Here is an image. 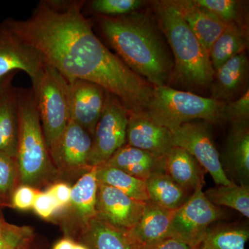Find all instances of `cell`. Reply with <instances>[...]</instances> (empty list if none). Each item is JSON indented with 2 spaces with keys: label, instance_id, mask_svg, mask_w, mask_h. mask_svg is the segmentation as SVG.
<instances>
[{
  "label": "cell",
  "instance_id": "cell-1",
  "mask_svg": "<svg viewBox=\"0 0 249 249\" xmlns=\"http://www.w3.org/2000/svg\"><path fill=\"white\" fill-rule=\"evenodd\" d=\"M85 3L41 0L28 19H6L68 83L91 82L116 96L128 113L144 112L154 87L111 53L96 36L91 21L83 14Z\"/></svg>",
  "mask_w": 249,
  "mask_h": 249
},
{
  "label": "cell",
  "instance_id": "cell-2",
  "mask_svg": "<svg viewBox=\"0 0 249 249\" xmlns=\"http://www.w3.org/2000/svg\"><path fill=\"white\" fill-rule=\"evenodd\" d=\"M95 19L115 55L132 71L154 88L167 85L174 65L151 16L134 11L120 17L96 16Z\"/></svg>",
  "mask_w": 249,
  "mask_h": 249
},
{
  "label": "cell",
  "instance_id": "cell-3",
  "mask_svg": "<svg viewBox=\"0 0 249 249\" xmlns=\"http://www.w3.org/2000/svg\"><path fill=\"white\" fill-rule=\"evenodd\" d=\"M154 4L159 24L175 56L174 79L188 89L211 86L214 71L209 52L183 19L173 0L156 1Z\"/></svg>",
  "mask_w": 249,
  "mask_h": 249
},
{
  "label": "cell",
  "instance_id": "cell-4",
  "mask_svg": "<svg viewBox=\"0 0 249 249\" xmlns=\"http://www.w3.org/2000/svg\"><path fill=\"white\" fill-rule=\"evenodd\" d=\"M19 115L17 163L19 185L37 190L58 179L46 143L32 88H15Z\"/></svg>",
  "mask_w": 249,
  "mask_h": 249
},
{
  "label": "cell",
  "instance_id": "cell-5",
  "mask_svg": "<svg viewBox=\"0 0 249 249\" xmlns=\"http://www.w3.org/2000/svg\"><path fill=\"white\" fill-rule=\"evenodd\" d=\"M226 104L213 98L202 97L164 85L154 88L144 113L157 124L170 130L195 119L220 124L224 121Z\"/></svg>",
  "mask_w": 249,
  "mask_h": 249
},
{
  "label": "cell",
  "instance_id": "cell-6",
  "mask_svg": "<svg viewBox=\"0 0 249 249\" xmlns=\"http://www.w3.org/2000/svg\"><path fill=\"white\" fill-rule=\"evenodd\" d=\"M34 90L37 110L49 154L60 140L70 120L68 82L47 64Z\"/></svg>",
  "mask_w": 249,
  "mask_h": 249
},
{
  "label": "cell",
  "instance_id": "cell-7",
  "mask_svg": "<svg viewBox=\"0 0 249 249\" xmlns=\"http://www.w3.org/2000/svg\"><path fill=\"white\" fill-rule=\"evenodd\" d=\"M203 187H197L188 201L175 211L170 229V237L196 249L211 224L226 217L222 208L206 198Z\"/></svg>",
  "mask_w": 249,
  "mask_h": 249
},
{
  "label": "cell",
  "instance_id": "cell-8",
  "mask_svg": "<svg viewBox=\"0 0 249 249\" xmlns=\"http://www.w3.org/2000/svg\"><path fill=\"white\" fill-rule=\"evenodd\" d=\"M128 111L108 92L101 118L92 136L89 158L91 168L104 164L126 143Z\"/></svg>",
  "mask_w": 249,
  "mask_h": 249
},
{
  "label": "cell",
  "instance_id": "cell-9",
  "mask_svg": "<svg viewBox=\"0 0 249 249\" xmlns=\"http://www.w3.org/2000/svg\"><path fill=\"white\" fill-rule=\"evenodd\" d=\"M170 131L173 146L191 154L205 171L209 172L216 185L227 186L232 182L223 168L208 123H186Z\"/></svg>",
  "mask_w": 249,
  "mask_h": 249
},
{
  "label": "cell",
  "instance_id": "cell-10",
  "mask_svg": "<svg viewBox=\"0 0 249 249\" xmlns=\"http://www.w3.org/2000/svg\"><path fill=\"white\" fill-rule=\"evenodd\" d=\"M47 65L42 53L18 35L6 19L0 22V78L24 71L35 88Z\"/></svg>",
  "mask_w": 249,
  "mask_h": 249
},
{
  "label": "cell",
  "instance_id": "cell-11",
  "mask_svg": "<svg viewBox=\"0 0 249 249\" xmlns=\"http://www.w3.org/2000/svg\"><path fill=\"white\" fill-rule=\"evenodd\" d=\"M92 136L83 127L70 120L53 151L51 152L59 175H76L91 169L89 158Z\"/></svg>",
  "mask_w": 249,
  "mask_h": 249
},
{
  "label": "cell",
  "instance_id": "cell-12",
  "mask_svg": "<svg viewBox=\"0 0 249 249\" xmlns=\"http://www.w3.org/2000/svg\"><path fill=\"white\" fill-rule=\"evenodd\" d=\"M107 91L97 84L83 80L68 83L70 120L93 136L102 114Z\"/></svg>",
  "mask_w": 249,
  "mask_h": 249
},
{
  "label": "cell",
  "instance_id": "cell-13",
  "mask_svg": "<svg viewBox=\"0 0 249 249\" xmlns=\"http://www.w3.org/2000/svg\"><path fill=\"white\" fill-rule=\"evenodd\" d=\"M98 181L96 167L82 175L71 187V196L65 217V229L67 234H80L96 217Z\"/></svg>",
  "mask_w": 249,
  "mask_h": 249
},
{
  "label": "cell",
  "instance_id": "cell-14",
  "mask_svg": "<svg viewBox=\"0 0 249 249\" xmlns=\"http://www.w3.org/2000/svg\"><path fill=\"white\" fill-rule=\"evenodd\" d=\"M145 202L136 200L113 187L98 182L97 217L124 231L138 223Z\"/></svg>",
  "mask_w": 249,
  "mask_h": 249
},
{
  "label": "cell",
  "instance_id": "cell-15",
  "mask_svg": "<svg viewBox=\"0 0 249 249\" xmlns=\"http://www.w3.org/2000/svg\"><path fill=\"white\" fill-rule=\"evenodd\" d=\"M125 144L164 157L174 147L169 129L144 112L128 113Z\"/></svg>",
  "mask_w": 249,
  "mask_h": 249
},
{
  "label": "cell",
  "instance_id": "cell-16",
  "mask_svg": "<svg viewBox=\"0 0 249 249\" xmlns=\"http://www.w3.org/2000/svg\"><path fill=\"white\" fill-rule=\"evenodd\" d=\"M175 211L160 207L148 201L138 223L127 232L132 249H144L170 237Z\"/></svg>",
  "mask_w": 249,
  "mask_h": 249
},
{
  "label": "cell",
  "instance_id": "cell-17",
  "mask_svg": "<svg viewBox=\"0 0 249 249\" xmlns=\"http://www.w3.org/2000/svg\"><path fill=\"white\" fill-rule=\"evenodd\" d=\"M224 159V171L230 173L231 181L249 186V120L232 122Z\"/></svg>",
  "mask_w": 249,
  "mask_h": 249
},
{
  "label": "cell",
  "instance_id": "cell-18",
  "mask_svg": "<svg viewBox=\"0 0 249 249\" xmlns=\"http://www.w3.org/2000/svg\"><path fill=\"white\" fill-rule=\"evenodd\" d=\"M165 162L164 157L125 144L104 164L145 181L155 174L165 173Z\"/></svg>",
  "mask_w": 249,
  "mask_h": 249
},
{
  "label": "cell",
  "instance_id": "cell-19",
  "mask_svg": "<svg viewBox=\"0 0 249 249\" xmlns=\"http://www.w3.org/2000/svg\"><path fill=\"white\" fill-rule=\"evenodd\" d=\"M173 1L192 31L209 52L214 41L222 34L227 24L198 6L193 0H173Z\"/></svg>",
  "mask_w": 249,
  "mask_h": 249
},
{
  "label": "cell",
  "instance_id": "cell-20",
  "mask_svg": "<svg viewBox=\"0 0 249 249\" xmlns=\"http://www.w3.org/2000/svg\"><path fill=\"white\" fill-rule=\"evenodd\" d=\"M249 62L247 52H242L228 60L214 72L211 85L213 98L229 103L245 84L248 74Z\"/></svg>",
  "mask_w": 249,
  "mask_h": 249
},
{
  "label": "cell",
  "instance_id": "cell-21",
  "mask_svg": "<svg viewBox=\"0 0 249 249\" xmlns=\"http://www.w3.org/2000/svg\"><path fill=\"white\" fill-rule=\"evenodd\" d=\"M205 172L199 162L181 147H173L165 157V173L188 191L204 186Z\"/></svg>",
  "mask_w": 249,
  "mask_h": 249
},
{
  "label": "cell",
  "instance_id": "cell-22",
  "mask_svg": "<svg viewBox=\"0 0 249 249\" xmlns=\"http://www.w3.org/2000/svg\"><path fill=\"white\" fill-rule=\"evenodd\" d=\"M19 115L16 90L12 85L0 95V152L17 157Z\"/></svg>",
  "mask_w": 249,
  "mask_h": 249
},
{
  "label": "cell",
  "instance_id": "cell-23",
  "mask_svg": "<svg viewBox=\"0 0 249 249\" xmlns=\"http://www.w3.org/2000/svg\"><path fill=\"white\" fill-rule=\"evenodd\" d=\"M248 45V30L245 25H227L210 49V59L214 72L228 60L246 52Z\"/></svg>",
  "mask_w": 249,
  "mask_h": 249
},
{
  "label": "cell",
  "instance_id": "cell-24",
  "mask_svg": "<svg viewBox=\"0 0 249 249\" xmlns=\"http://www.w3.org/2000/svg\"><path fill=\"white\" fill-rule=\"evenodd\" d=\"M145 182L149 201L171 211L179 209L193 194L175 183L165 173L155 174Z\"/></svg>",
  "mask_w": 249,
  "mask_h": 249
},
{
  "label": "cell",
  "instance_id": "cell-25",
  "mask_svg": "<svg viewBox=\"0 0 249 249\" xmlns=\"http://www.w3.org/2000/svg\"><path fill=\"white\" fill-rule=\"evenodd\" d=\"M90 249H132L127 232L96 217L80 234Z\"/></svg>",
  "mask_w": 249,
  "mask_h": 249
},
{
  "label": "cell",
  "instance_id": "cell-26",
  "mask_svg": "<svg viewBox=\"0 0 249 249\" xmlns=\"http://www.w3.org/2000/svg\"><path fill=\"white\" fill-rule=\"evenodd\" d=\"M96 173L98 182L113 187L136 200L149 201L145 181L107 164L96 166Z\"/></svg>",
  "mask_w": 249,
  "mask_h": 249
},
{
  "label": "cell",
  "instance_id": "cell-27",
  "mask_svg": "<svg viewBox=\"0 0 249 249\" xmlns=\"http://www.w3.org/2000/svg\"><path fill=\"white\" fill-rule=\"evenodd\" d=\"M249 228L240 224L210 227L198 249H246Z\"/></svg>",
  "mask_w": 249,
  "mask_h": 249
},
{
  "label": "cell",
  "instance_id": "cell-28",
  "mask_svg": "<svg viewBox=\"0 0 249 249\" xmlns=\"http://www.w3.org/2000/svg\"><path fill=\"white\" fill-rule=\"evenodd\" d=\"M205 196L215 206H227L249 217V186L231 184L217 185L204 193Z\"/></svg>",
  "mask_w": 249,
  "mask_h": 249
},
{
  "label": "cell",
  "instance_id": "cell-29",
  "mask_svg": "<svg viewBox=\"0 0 249 249\" xmlns=\"http://www.w3.org/2000/svg\"><path fill=\"white\" fill-rule=\"evenodd\" d=\"M226 24L244 25L241 19V1L235 0H193Z\"/></svg>",
  "mask_w": 249,
  "mask_h": 249
},
{
  "label": "cell",
  "instance_id": "cell-30",
  "mask_svg": "<svg viewBox=\"0 0 249 249\" xmlns=\"http://www.w3.org/2000/svg\"><path fill=\"white\" fill-rule=\"evenodd\" d=\"M19 183L17 159L0 152V200L9 204L11 195Z\"/></svg>",
  "mask_w": 249,
  "mask_h": 249
},
{
  "label": "cell",
  "instance_id": "cell-31",
  "mask_svg": "<svg viewBox=\"0 0 249 249\" xmlns=\"http://www.w3.org/2000/svg\"><path fill=\"white\" fill-rule=\"evenodd\" d=\"M145 2L141 0H93L88 4L96 16L114 18L133 13Z\"/></svg>",
  "mask_w": 249,
  "mask_h": 249
},
{
  "label": "cell",
  "instance_id": "cell-32",
  "mask_svg": "<svg viewBox=\"0 0 249 249\" xmlns=\"http://www.w3.org/2000/svg\"><path fill=\"white\" fill-rule=\"evenodd\" d=\"M34 237V231L30 227H17L7 223L6 241L2 249H28Z\"/></svg>",
  "mask_w": 249,
  "mask_h": 249
},
{
  "label": "cell",
  "instance_id": "cell-33",
  "mask_svg": "<svg viewBox=\"0 0 249 249\" xmlns=\"http://www.w3.org/2000/svg\"><path fill=\"white\" fill-rule=\"evenodd\" d=\"M249 93L247 89L233 102L227 103L224 109V121L232 122L249 120Z\"/></svg>",
  "mask_w": 249,
  "mask_h": 249
},
{
  "label": "cell",
  "instance_id": "cell-34",
  "mask_svg": "<svg viewBox=\"0 0 249 249\" xmlns=\"http://www.w3.org/2000/svg\"><path fill=\"white\" fill-rule=\"evenodd\" d=\"M37 192L27 185H18L11 195L9 205L21 211L32 209Z\"/></svg>",
  "mask_w": 249,
  "mask_h": 249
},
{
  "label": "cell",
  "instance_id": "cell-35",
  "mask_svg": "<svg viewBox=\"0 0 249 249\" xmlns=\"http://www.w3.org/2000/svg\"><path fill=\"white\" fill-rule=\"evenodd\" d=\"M33 209L42 219H49L61 209L53 196L47 191L37 192Z\"/></svg>",
  "mask_w": 249,
  "mask_h": 249
},
{
  "label": "cell",
  "instance_id": "cell-36",
  "mask_svg": "<svg viewBox=\"0 0 249 249\" xmlns=\"http://www.w3.org/2000/svg\"><path fill=\"white\" fill-rule=\"evenodd\" d=\"M71 187L65 182L53 183L47 191L53 196L60 209L66 208L70 201Z\"/></svg>",
  "mask_w": 249,
  "mask_h": 249
},
{
  "label": "cell",
  "instance_id": "cell-37",
  "mask_svg": "<svg viewBox=\"0 0 249 249\" xmlns=\"http://www.w3.org/2000/svg\"><path fill=\"white\" fill-rule=\"evenodd\" d=\"M144 249H196L177 239L168 237Z\"/></svg>",
  "mask_w": 249,
  "mask_h": 249
},
{
  "label": "cell",
  "instance_id": "cell-38",
  "mask_svg": "<svg viewBox=\"0 0 249 249\" xmlns=\"http://www.w3.org/2000/svg\"><path fill=\"white\" fill-rule=\"evenodd\" d=\"M17 73L18 72H14V73H10L7 76L0 78V95L6 88L12 85L13 80H14V77L16 76Z\"/></svg>",
  "mask_w": 249,
  "mask_h": 249
},
{
  "label": "cell",
  "instance_id": "cell-39",
  "mask_svg": "<svg viewBox=\"0 0 249 249\" xmlns=\"http://www.w3.org/2000/svg\"><path fill=\"white\" fill-rule=\"evenodd\" d=\"M75 242L70 237H65L60 241H58L55 245L53 249H73Z\"/></svg>",
  "mask_w": 249,
  "mask_h": 249
},
{
  "label": "cell",
  "instance_id": "cell-40",
  "mask_svg": "<svg viewBox=\"0 0 249 249\" xmlns=\"http://www.w3.org/2000/svg\"><path fill=\"white\" fill-rule=\"evenodd\" d=\"M6 225H7V222L6 221L0 222V249H3L6 241Z\"/></svg>",
  "mask_w": 249,
  "mask_h": 249
},
{
  "label": "cell",
  "instance_id": "cell-41",
  "mask_svg": "<svg viewBox=\"0 0 249 249\" xmlns=\"http://www.w3.org/2000/svg\"><path fill=\"white\" fill-rule=\"evenodd\" d=\"M73 249H90L89 247H87L83 243H76L75 242L74 245H73Z\"/></svg>",
  "mask_w": 249,
  "mask_h": 249
},
{
  "label": "cell",
  "instance_id": "cell-42",
  "mask_svg": "<svg viewBox=\"0 0 249 249\" xmlns=\"http://www.w3.org/2000/svg\"><path fill=\"white\" fill-rule=\"evenodd\" d=\"M4 207V206H3L2 202H1V201L0 200V222H1V221H4V217H3V213H2V208Z\"/></svg>",
  "mask_w": 249,
  "mask_h": 249
}]
</instances>
